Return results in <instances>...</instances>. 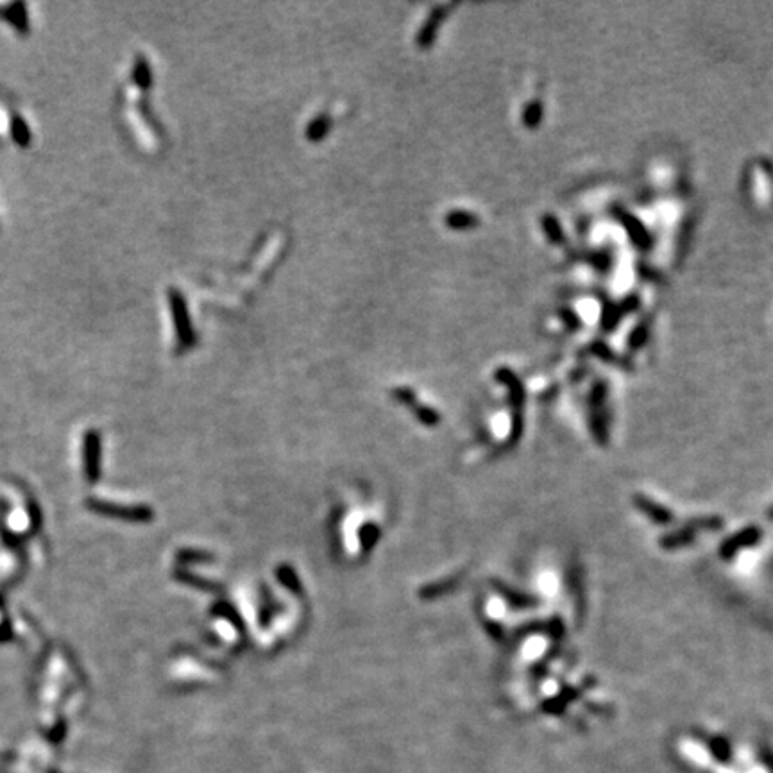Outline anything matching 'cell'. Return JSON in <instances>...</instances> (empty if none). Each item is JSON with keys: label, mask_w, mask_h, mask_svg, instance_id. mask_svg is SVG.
Segmentation results:
<instances>
[{"label": "cell", "mask_w": 773, "mask_h": 773, "mask_svg": "<svg viewBox=\"0 0 773 773\" xmlns=\"http://www.w3.org/2000/svg\"><path fill=\"white\" fill-rule=\"evenodd\" d=\"M169 295H170V305H172L174 313H176V326H178L179 339H181L183 342H186L185 346H192L193 332H192V326H190V319H188V312H186L185 301H183V298L179 295V292L176 290L170 292Z\"/></svg>", "instance_id": "obj_1"}, {"label": "cell", "mask_w": 773, "mask_h": 773, "mask_svg": "<svg viewBox=\"0 0 773 773\" xmlns=\"http://www.w3.org/2000/svg\"><path fill=\"white\" fill-rule=\"evenodd\" d=\"M326 129H328V118H326V117L315 118V120H313L312 124H310V128H308V136H310V138H312V140H313V138L317 140V138H321L322 135H325Z\"/></svg>", "instance_id": "obj_2"}]
</instances>
